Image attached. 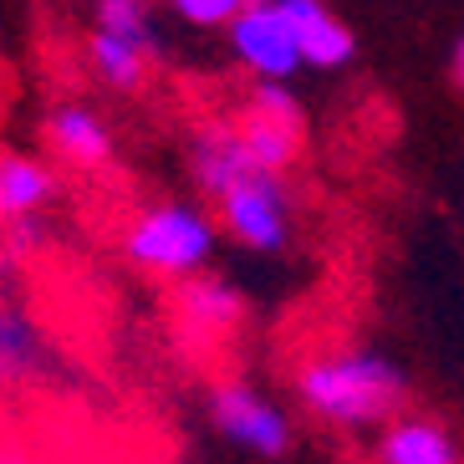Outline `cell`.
Masks as SVG:
<instances>
[{"mask_svg": "<svg viewBox=\"0 0 464 464\" xmlns=\"http://www.w3.org/2000/svg\"><path fill=\"white\" fill-rule=\"evenodd\" d=\"M296 393L312 419L327 429H368L382 423L403 398V368L393 357L372 353V347H337V353L312 357L296 378Z\"/></svg>", "mask_w": 464, "mask_h": 464, "instance_id": "6da1fadb", "label": "cell"}, {"mask_svg": "<svg viewBox=\"0 0 464 464\" xmlns=\"http://www.w3.org/2000/svg\"><path fill=\"white\" fill-rule=\"evenodd\" d=\"M219 225L189 199H164V205L138 209L123 230V256L149 276H199L215 256Z\"/></svg>", "mask_w": 464, "mask_h": 464, "instance_id": "7a4b0ae2", "label": "cell"}, {"mask_svg": "<svg viewBox=\"0 0 464 464\" xmlns=\"http://www.w3.org/2000/svg\"><path fill=\"white\" fill-rule=\"evenodd\" d=\"M219 230L235 235L256 256H276L291 246V189L276 174H250L215 199Z\"/></svg>", "mask_w": 464, "mask_h": 464, "instance_id": "3957f363", "label": "cell"}, {"mask_svg": "<svg viewBox=\"0 0 464 464\" xmlns=\"http://www.w3.org/2000/svg\"><path fill=\"white\" fill-rule=\"evenodd\" d=\"M209 419H215V429L230 439L235 450L260 454V459H276V454H286V444H291L286 409H281L266 388H256V382H246V378L219 382L215 393H209Z\"/></svg>", "mask_w": 464, "mask_h": 464, "instance_id": "277c9868", "label": "cell"}, {"mask_svg": "<svg viewBox=\"0 0 464 464\" xmlns=\"http://www.w3.org/2000/svg\"><path fill=\"white\" fill-rule=\"evenodd\" d=\"M240 149L260 174H286L301 153V108L296 97L286 92V82H260L250 97V112L235 123Z\"/></svg>", "mask_w": 464, "mask_h": 464, "instance_id": "5b68a950", "label": "cell"}, {"mask_svg": "<svg viewBox=\"0 0 464 464\" xmlns=\"http://www.w3.org/2000/svg\"><path fill=\"white\" fill-rule=\"evenodd\" d=\"M225 31H230L235 56L256 72L260 82H286L291 72L301 67L296 42H291V26H286V15H281L276 0H250Z\"/></svg>", "mask_w": 464, "mask_h": 464, "instance_id": "8992f818", "label": "cell"}, {"mask_svg": "<svg viewBox=\"0 0 464 464\" xmlns=\"http://www.w3.org/2000/svg\"><path fill=\"white\" fill-rule=\"evenodd\" d=\"M240 316H246V296L225 281V276H189L184 291H179V327L184 337L194 342H219L230 337L240 327Z\"/></svg>", "mask_w": 464, "mask_h": 464, "instance_id": "52a82bcc", "label": "cell"}, {"mask_svg": "<svg viewBox=\"0 0 464 464\" xmlns=\"http://www.w3.org/2000/svg\"><path fill=\"white\" fill-rule=\"evenodd\" d=\"M276 5H281V15H286L296 56L306 62V67L332 72V67H342V62L353 56V31L342 26L322 0H276Z\"/></svg>", "mask_w": 464, "mask_h": 464, "instance_id": "ba28073f", "label": "cell"}, {"mask_svg": "<svg viewBox=\"0 0 464 464\" xmlns=\"http://www.w3.org/2000/svg\"><path fill=\"white\" fill-rule=\"evenodd\" d=\"M46 143L56 159H67L77 169H102L112 159V133L87 102H62L46 118Z\"/></svg>", "mask_w": 464, "mask_h": 464, "instance_id": "9c48e42d", "label": "cell"}, {"mask_svg": "<svg viewBox=\"0 0 464 464\" xmlns=\"http://www.w3.org/2000/svg\"><path fill=\"white\" fill-rule=\"evenodd\" d=\"M189 169H194V184H199L209 199H219V194L230 189V184H240V179L260 174V169L246 159V149H240L235 123L199 128V133H194V149H189Z\"/></svg>", "mask_w": 464, "mask_h": 464, "instance_id": "30bf717a", "label": "cell"}, {"mask_svg": "<svg viewBox=\"0 0 464 464\" xmlns=\"http://www.w3.org/2000/svg\"><path fill=\"white\" fill-rule=\"evenodd\" d=\"M378 464H464L459 439L439 419H393L378 439Z\"/></svg>", "mask_w": 464, "mask_h": 464, "instance_id": "8fae6325", "label": "cell"}, {"mask_svg": "<svg viewBox=\"0 0 464 464\" xmlns=\"http://www.w3.org/2000/svg\"><path fill=\"white\" fill-rule=\"evenodd\" d=\"M56 199V174L31 153H0V225H31Z\"/></svg>", "mask_w": 464, "mask_h": 464, "instance_id": "7c38bea8", "label": "cell"}, {"mask_svg": "<svg viewBox=\"0 0 464 464\" xmlns=\"http://www.w3.org/2000/svg\"><path fill=\"white\" fill-rule=\"evenodd\" d=\"M46 362H52V347L36 316L21 306H0V388H26L31 378L46 372Z\"/></svg>", "mask_w": 464, "mask_h": 464, "instance_id": "4fadbf2b", "label": "cell"}, {"mask_svg": "<svg viewBox=\"0 0 464 464\" xmlns=\"http://www.w3.org/2000/svg\"><path fill=\"white\" fill-rule=\"evenodd\" d=\"M92 36H112V42H143L149 36V0H97V26Z\"/></svg>", "mask_w": 464, "mask_h": 464, "instance_id": "5bb4252c", "label": "cell"}, {"mask_svg": "<svg viewBox=\"0 0 464 464\" xmlns=\"http://www.w3.org/2000/svg\"><path fill=\"white\" fill-rule=\"evenodd\" d=\"M246 5L250 0H174V11L184 21H194V26H230Z\"/></svg>", "mask_w": 464, "mask_h": 464, "instance_id": "9a60e30c", "label": "cell"}, {"mask_svg": "<svg viewBox=\"0 0 464 464\" xmlns=\"http://www.w3.org/2000/svg\"><path fill=\"white\" fill-rule=\"evenodd\" d=\"M0 464H36V459L21 454V450H11V444H0Z\"/></svg>", "mask_w": 464, "mask_h": 464, "instance_id": "2e32d148", "label": "cell"}, {"mask_svg": "<svg viewBox=\"0 0 464 464\" xmlns=\"http://www.w3.org/2000/svg\"><path fill=\"white\" fill-rule=\"evenodd\" d=\"M454 77H459V87H464V36H459V46H454Z\"/></svg>", "mask_w": 464, "mask_h": 464, "instance_id": "e0dca14e", "label": "cell"}, {"mask_svg": "<svg viewBox=\"0 0 464 464\" xmlns=\"http://www.w3.org/2000/svg\"><path fill=\"white\" fill-rule=\"evenodd\" d=\"M0 281H5V260H0Z\"/></svg>", "mask_w": 464, "mask_h": 464, "instance_id": "ac0fdd59", "label": "cell"}]
</instances>
